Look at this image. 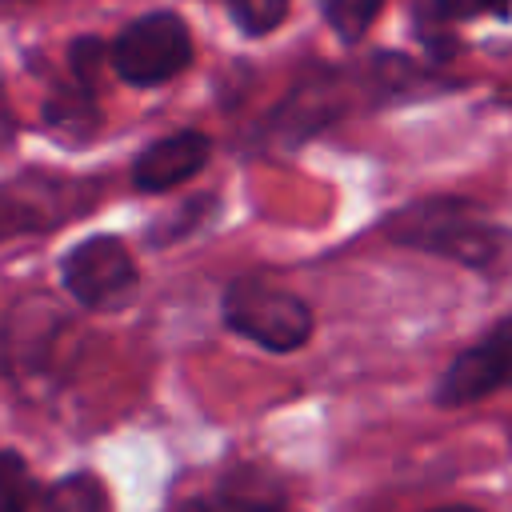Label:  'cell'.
I'll list each match as a JSON object with an SVG mask.
<instances>
[{
  "mask_svg": "<svg viewBox=\"0 0 512 512\" xmlns=\"http://www.w3.org/2000/svg\"><path fill=\"white\" fill-rule=\"evenodd\" d=\"M80 320L48 288H28L0 312V376L24 400H52L80 360Z\"/></svg>",
  "mask_w": 512,
  "mask_h": 512,
  "instance_id": "cell-1",
  "label": "cell"
},
{
  "mask_svg": "<svg viewBox=\"0 0 512 512\" xmlns=\"http://www.w3.org/2000/svg\"><path fill=\"white\" fill-rule=\"evenodd\" d=\"M380 236L400 248L460 264L480 276L512 272V228L484 216L480 204L464 196L408 200L380 220Z\"/></svg>",
  "mask_w": 512,
  "mask_h": 512,
  "instance_id": "cell-2",
  "label": "cell"
},
{
  "mask_svg": "<svg viewBox=\"0 0 512 512\" xmlns=\"http://www.w3.org/2000/svg\"><path fill=\"white\" fill-rule=\"evenodd\" d=\"M220 324L236 340H248L272 356H292L316 336L312 304L300 292L272 284L260 272H240V276L224 280Z\"/></svg>",
  "mask_w": 512,
  "mask_h": 512,
  "instance_id": "cell-3",
  "label": "cell"
},
{
  "mask_svg": "<svg viewBox=\"0 0 512 512\" xmlns=\"http://www.w3.org/2000/svg\"><path fill=\"white\" fill-rule=\"evenodd\" d=\"M56 272L64 296L92 316L124 312L140 292V260L116 232H92L68 244Z\"/></svg>",
  "mask_w": 512,
  "mask_h": 512,
  "instance_id": "cell-4",
  "label": "cell"
},
{
  "mask_svg": "<svg viewBox=\"0 0 512 512\" xmlns=\"http://www.w3.org/2000/svg\"><path fill=\"white\" fill-rule=\"evenodd\" d=\"M100 196H104V184L88 176L20 172L0 184V244L56 232L68 220L88 216L100 204Z\"/></svg>",
  "mask_w": 512,
  "mask_h": 512,
  "instance_id": "cell-5",
  "label": "cell"
},
{
  "mask_svg": "<svg viewBox=\"0 0 512 512\" xmlns=\"http://www.w3.org/2000/svg\"><path fill=\"white\" fill-rule=\"evenodd\" d=\"M108 64L132 88L168 84L192 64V32L168 8L144 12L116 32V40L108 44Z\"/></svg>",
  "mask_w": 512,
  "mask_h": 512,
  "instance_id": "cell-6",
  "label": "cell"
},
{
  "mask_svg": "<svg viewBox=\"0 0 512 512\" xmlns=\"http://www.w3.org/2000/svg\"><path fill=\"white\" fill-rule=\"evenodd\" d=\"M496 392H512V312L492 320L444 364V372L432 384V404L452 412L472 408Z\"/></svg>",
  "mask_w": 512,
  "mask_h": 512,
  "instance_id": "cell-7",
  "label": "cell"
},
{
  "mask_svg": "<svg viewBox=\"0 0 512 512\" xmlns=\"http://www.w3.org/2000/svg\"><path fill=\"white\" fill-rule=\"evenodd\" d=\"M164 512H304L288 484L260 460H228L204 484L172 492Z\"/></svg>",
  "mask_w": 512,
  "mask_h": 512,
  "instance_id": "cell-8",
  "label": "cell"
},
{
  "mask_svg": "<svg viewBox=\"0 0 512 512\" xmlns=\"http://www.w3.org/2000/svg\"><path fill=\"white\" fill-rule=\"evenodd\" d=\"M348 112V96H344V76L324 68L316 76H304L264 120L260 140L272 152H296L300 144H308L316 132H324L328 124H336Z\"/></svg>",
  "mask_w": 512,
  "mask_h": 512,
  "instance_id": "cell-9",
  "label": "cell"
},
{
  "mask_svg": "<svg viewBox=\"0 0 512 512\" xmlns=\"http://www.w3.org/2000/svg\"><path fill=\"white\" fill-rule=\"evenodd\" d=\"M212 160V136L200 128H176L168 136L148 140L128 168V184L140 196H156V192H172L180 184H188L192 176H200Z\"/></svg>",
  "mask_w": 512,
  "mask_h": 512,
  "instance_id": "cell-10",
  "label": "cell"
},
{
  "mask_svg": "<svg viewBox=\"0 0 512 512\" xmlns=\"http://www.w3.org/2000/svg\"><path fill=\"white\" fill-rule=\"evenodd\" d=\"M72 80V76H68ZM40 124L48 136H56L60 144L68 148H80L88 144L96 132H100V108H96V88H84V84H64L56 88L44 108H40Z\"/></svg>",
  "mask_w": 512,
  "mask_h": 512,
  "instance_id": "cell-11",
  "label": "cell"
},
{
  "mask_svg": "<svg viewBox=\"0 0 512 512\" xmlns=\"http://www.w3.org/2000/svg\"><path fill=\"white\" fill-rule=\"evenodd\" d=\"M32 512H112V492L100 472L76 468L48 480L32 504Z\"/></svg>",
  "mask_w": 512,
  "mask_h": 512,
  "instance_id": "cell-12",
  "label": "cell"
},
{
  "mask_svg": "<svg viewBox=\"0 0 512 512\" xmlns=\"http://www.w3.org/2000/svg\"><path fill=\"white\" fill-rule=\"evenodd\" d=\"M216 212H220V196H216V192H192V196H184L172 212L148 220L144 244H148V248H172V244H180V240L204 232V228L216 220Z\"/></svg>",
  "mask_w": 512,
  "mask_h": 512,
  "instance_id": "cell-13",
  "label": "cell"
},
{
  "mask_svg": "<svg viewBox=\"0 0 512 512\" xmlns=\"http://www.w3.org/2000/svg\"><path fill=\"white\" fill-rule=\"evenodd\" d=\"M40 480L20 448H0V512H32L40 496Z\"/></svg>",
  "mask_w": 512,
  "mask_h": 512,
  "instance_id": "cell-14",
  "label": "cell"
},
{
  "mask_svg": "<svg viewBox=\"0 0 512 512\" xmlns=\"http://www.w3.org/2000/svg\"><path fill=\"white\" fill-rule=\"evenodd\" d=\"M384 0H320V12L328 20V28L344 40V44H356L364 40V32L372 28V20L380 16Z\"/></svg>",
  "mask_w": 512,
  "mask_h": 512,
  "instance_id": "cell-15",
  "label": "cell"
},
{
  "mask_svg": "<svg viewBox=\"0 0 512 512\" xmlns=\"http://www.w3.org/2000/svg\"><path fill=\"white\" fill-rule=\"evenodd\" d=\"M228 12L244 36H268L288 16V0H228Z\"/></svg>",
  "mask_w": 512,
  "mask_h": 512,
  "instance_id": "cell-16",
  "label": "cell"
},
{
  "mask_svg": "<svg viewBox=\"0 0 512 512\" xmlns=\"http://www.w3.org/2000/svg\"><path fill=\"white\" fill-rule=\"evenodd\" d=\"M104 60H108V44L100 36H76L68 44V76L84 88H96V76H100Z\"/></svg>",
  "mask_w": 512,
  "mask_h": 512,
  "instance_id": "cell-17",
  "label": "cell"
},
{
  "mask_svg": "<svg viewBox=\"0 0 512 512\" xmlns=\"http://www.w3.org/2000/svg\"><path fill=\"white\" fill-rule=\"evenodd\" d=\"M428 8L444 20V24H460V20H480V16H496L508 20L512 0H428Z\"/></svg>",
  "mask_w": 512,
  "mask_h": 512,
  "instance_id": "cell-18",
  "label": "cell"
},
{
  "mask_svg": "<svg viewBox=\"0 0 512 512\" xmlns=\"http://www.w3.org/2000/svg\"><path fill=\"white\" fill-rule=\"evenodd\" d=\"M12 136H16V120H12V112H8L4 100H0V152L12 144Z\"/></svg>",
  "mask_w": 512,
  "mask_h": 512,
  "instance_id": "cell-19",
  "label": "cell"
},
{
  "mask_svg": "<svg viewBox=\"0 0 512 512\" xmlns=\"http://www.w3.org/2000/svg\"><path fill=\"white\" fill-rule=\"evenodd\" d=\"M420 512H480L472 504H436V508H420Z\"/></svg>",
  "mask_w": 512,
  "mask_h": 512,
  "instance_id": "cell-20",
  "label": "cell"
},
{
  "mask_svg": "<svg viewBox=\"0 0 512 512\" xmlns=\"http://www.w3.org/2000/svg\"><path fill=\"white\" fill-rule=\"evenodd\" d=\"M0 4H8V0H0Z\"/></svg>",
  "mask_w": 512,
  "mask_h": 512,
  "instance_id": "cell-21",
  "label": "cell"
}]
</instances>
